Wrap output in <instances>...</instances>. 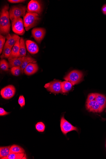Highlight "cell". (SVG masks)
I'll list each match as a JSON object with an SVG mask.
<instances>
[{
    "label": "cell",
    "mask_w": 106,
    "mask_h": 159,
    "mask_svg": "<svg viewBox=\"0 0 106 159\" xmlns=\"http://www.w3.org/2000/svg\"><path fill=\"white\" fill-rule=\"evenodd\" d=\"M106 107V97L97 93L89 94L86 103V108L89 112L101 113Z\"/></svg>",
    "instance_id": "cell-1"
},
{
    "label": "cell",
    "mask_w": 106,
    "mask_h": 159,
    "mask_svg": "<svg viewBox=\"0 0 106 159\" xmlns=\"http://www.w3.org/2000/svg\"><path fill=\"white\" fill-rule=\"evenodd\" d=\"M8 5L4 6L2 9L0 17V32L1 34L7 35L10 34L11 24Z\"/></svg>",
    "instance_id": "cell-2"
},
{
    "label": "cell",
    "mask_w": 106,
    "mask_h": 159,
    "mask_svg": "<svg viewBox=\"0 0 106 159\" xmlns=\"http://www.w3.org/2000/svg\"><path fill=\"white\" fill-rule=\"evenodd\" d=\"M40 20L39 16L35 13L27 12L24 17L23 22L26 31L35 26Z\"/></svg>",
    "instance_id": "cell-3"
},
{
    "label": "cell",
    "mask_w": 106,
    "mask_h": 159,
    "mask_svg": "<svg viewBox=\"0 0 106 159\" xmlns=\"http://www.w3.org/2000/svg\"><path fill=\"white\" fill-rule=\"evenodd\" d=\"M83 74L82 71L74 70L70 72L64 79L66 81L70 82L73 85H74L78 84L83 80Z\"/></svg>",
    "instance_id": "cell-4"
},
{
    "label": "cell",
    "mask_w": 106,
    "mask_h": 159,
    "mask_svg": "<svg viewBox=\"0 0 106 159\" xmlns=\"http://www.w3.org/2000/svg\"><path fill=\"white\" fill-rule=\"evenodd\" d=\"M26 10L25 6H17L12 7L9 11V17L12 21L15 19L24 17Z\"/></svg>",
    "instance_id": "cell-5"
},
{
    "label": "cell",
    "mask_w": 106,
    "mask_h": 159,
    "mask_svg": "<svg viewBox=\"0 0 106 159\" xmlns=\"http://www.w3.org/2000/svg\"><path fill=\"white\" fill-rule=\"evenodd\" d=\"M13 31L17 35H23L25 33L23 21L21 17L15 19L12 21Z\"/></svg>",
    "instance_id": "cell-6"
},
{
    "label": "cell",
    "mask_w": 106,
    "mask_h": 159,
    "mask_svg": "<svg viewBox=\"0 0 106 159\" xmlns=\"http://www.w3.org/2000/svg\"><path fill=\"white\" fill-rule=\"evenodd\" d=\"M61 81L58 80H54L45 84L44 86L49 92L54 94L62 93Z\"/></svg>",
    "instance_id": "cell-7"
},
{
    "label": "cell",
    "mask_w": 106,
    "mask_h": 159,
    "mask_svg": "<svg viewBox=\"0 0 106 159\" xmlns=\"http://www.w3.org/2000/svg\"><path fill=\"white\" fill-rule=\"evenodd\" d=\"M60 128L63 134L66 135L69 132L75 131L78 132V129L76 127L73 126L65 118L64 116L61 118L60 123Z\"/></svg>",
    "instance_id": "cell-8"
},
{
    "label": "cell",
    "mask_w": 106,
    "mask_h": 159,
    "mask_svg": "<svg viewBox=\"0 0 106 159\" xmlns=\"http://www.w3.org/2000/svg\"><path fill=\"white\" fill-rule=\"evenodd\" d=\"M27 11L28 12L40 14L42 11V5L38 1L32 0L29 2Z\"/></svg>",
    "instance_id": "cell-9"
},
{
    "label": "cell",
    "mask_w": 106,
    "mask_h": 159,
    "mask_svg": "<svg viewBox=\"0 0 106 159\" xmlns=\"http://www.w3.org/2000/svg\"><path fill=\"white\" fill-rule=\"evenodd\" d=\"M16 89L12 85H8L2 89L1 94L2 98L9 99L12 98L16 94Z\"/></svg>",
    "instance_id": "cell-10"
},
{
    "label": "cell",
    "mask_w": 106,
    "mask_h": 159,
    "mask_svg": "<svg viewBox=\"0 0 106 159\" xmlns=\"http://www.w3.org/2000/svg\"><path fill=\"white\" fill-rule=\"evenodd\" d=\"M46 34V30L42 28H36L32 31V36L39 44L43 39Z\"/></svg>",
    "instance_id": "cell-11"
},
{
    "label": "cell",
    "mask_w": 106,
    "mask_h": 159,
    "mask_svg": "<svg viewBox=\"0 0 106 159\" xmlns=\"http://www.w3.org/2000/svg\"><path fill=\"white\" fill-rule=\"evenodd\" d=\"M25 43L27 49L29 53L35 54L38 52L39 48L35 43L31 40H27Z\"/></svg>",
    "instance_id": "cell-12"
},
{
    "label": "cell",
    "mask_w": 106,
    "mask_h": 159,
    "mask_svg": "<svg viewBox=\"0 0 106 159\" xmlns=\"http://www.w3.org/2000/svg\"><path fill=\"white\" fill-rule=\"evenodd\" d=\"M38 69V66L36 63H30L24 69V72L27 75H31L36 73Z\"/></svg>",
    "instance_id": "cell-13"
},
{
    "label": "cell",
    "mask_w": 106,
    "mask_h": 159,
    "mask_svg": "<svg viewBox=\"0 0 106 159\" xmlns=\"http://www.w3.org/2000/svg\"><path fill=\"white\" fill-rule=\"evenodd\" d=\"M18 35L16 34L10 35V34L6 36L7 41L5 46L13 48L18 40L20 38Z\"/></svg>",
    "instance_id": "cell-14"
},
{
    "label": "cell",
    "mask_w": 106,
    "mask_h": 159,
    "mask_svg": "<svg viewBox=\"0 0 106 159\" xmlns=\"http://www.w3.org/2000/svg\"><path fill=\"white\" fill-rule=\"evenodd\" d=\"M21 38H19L13 47L11 55L8 59V61L19 57L20 55V44Z\"/></svg>",
    "instance_id": "cell-15"
},
{
    "label": "cell",
    "mask_w": 106,
    "mask_h": 159,
    "mask_svg": "<svg viewBox=\"0 0 106 159\" xmlns=\"http://www.w3.org/2000/svg\"><path fill=\"white\" fill-rule=\"evenodd\" d=\"M25 57H18L9 60V68L21 66Z\"/></svg>",
    "instance_id": "cell-16"
},
{
    "label": "cell",
    "mask_w": 106,
    "mask_h": 159,
    "mask_svg": "<svg viewBox=\"0 0 106 159\" xmlns=\"http://www.w3.org/2000/svg\"><path fill=\"white\" fill-rule=\"evenodd\" d=\"M36 61L31 56L29 55L25 57V59L21 66L22 73H24V70L26 66L30 63H36Z\"/></svg>",
    "instance_id": "cell-17"
},
{
    "label": "cell",
    "mask_w": 106,
    "mask_h": 159,
    "mask_svg": "<svg viewBox=\"0 0 106 159\" xmlns=\"http://www.w3.org/2000/svg\"><path fill=\"white\" fill-rule=\"evenodd\" d=\"M1 159H26L25 154L24 153H12L8 156L1 158Z\"/></svg>",
    "instance_id": "cell-18"
},
{
    "label": "cell",
    "mask_w": 106,
    "mask_h": 159,
    "mask_svg": "<svg viewBox=\"0 0 106 159\" xmlns=\"http://www.w3.org/2000/svg\"><path fill=\"white\" fill-rule=\"evenodd\" d=\"M19 53V57L26 56V51L25 41L24 39L22 38H21L20 39Z\"/></svg>",
    "instance_id": "cell-19"
},
{
    "label": "cell",
    "mask_w": 106,
    "mask_h": 159,
    "mask_svg": "<svg viewBox=\"0 0 106 159\" xmlns=\"http://www.w3.org/2000/svg\"><path fill=\"white\" fill-rule=\"evenodd\" d=\"M73 85L69 81H65L62 82V93H65L69 92L71 89Z\"/></svg>",
    "instance_id": "cell-20"
},
{
    "label": "cell",
    "mask_w": 106,
    "mask_h": 159,
    "mask_svg": "<svg viewBox=\"0 0 106 159\" xmlns=\"http://www.w3.org/2000/svg\"><path fill=\"white\" fill-rule=\"evenodd\" d=\"M25 152V150L19 146L14 144L11 147L10 150V154L24 153Z\"/></svg>",
    "instance_id": "cell-21"
},
{
    "label": "cell",
    "mask_w": 106,
    "mask_h": 159,
    "mask_svg": "<svg viewBox=\"0 0 106 159\" xmlns=\"http://www.w3.org/2000/svg\"><path fill=\"white\" fill-rule=\"evenodd\" d=\"M11 146L1 147L0 148V158L8 156L10 154V150Z\"/></svg>",
    "instance_id": "cell-22"
},
{
    "label": "cell",
    "mask_w": 106,
    "mask_h": 159,
    "mask_svg": "<svg viewBox=\"0 0 106 159\" xmlns=\"http://www.w3.org/2000/svg\"><path fill=\"white\" fill-rule=\"evenodd\" d=\"M12 48V47L5 46L2 54L1 56V58L2 59L5 58L8 59L11 55Z\"/></svg>",
    "instance_id": "cell-23"
},
{
    "label": "cell",
    "mask_w": 106,
    "mask_h": 159,
    "mask_svg": "<svg viewBox=\"0 0 106 159\" xmlns=\"http://www.w3.org/2000/svg\"><path fill=\"white\" fill-rule=\"evenodd\" d=\"M11 72L12 75L15 76H19L22 71L21 66L14 67L11 68Z\"/></svg>",
    "instance_id": "cell-24"
},
{
    "label": "cell",
    "mask_w": 106,
    "mask_h": 159,
    "mask_svg": "<svg viewBox=\"0 0 106 159\" xmlns=\"http://www.w3.org/2000/svg\"><path fill=\"white\" fill-rule=\"evenodd\" d=\"M0 66L2 70L6 71H8L9 68V63L4 59L1 60L0 61Z\"/></svg>",
    "instance_id": "cell-25"
},
{
    "label": "cell",
    "mask_w": 106,
    "mask_h": 159,
    "mask_svg": "<svg viewBox=\"0 0 106 159\" xmlns=\"http://www.w3.org/2000/svg\"><path fill=\"white\" fill-rule=\"evenodd\" d=\"M36 129L40 132H43L45 129V125L42 122L38 123L35 126Z\"/></svg>",
    "instance_id": "cell-26"
},
{
    "label": "cell",
    "mask_w": 106,
    "mask_h": 159,
    "mask_svg": "<svg viewBox=\"0 0 106 159\" xmlns=\"http://www.w3.org/2000/svg\"><path fill=\"white\" fill-rule=\"evenodd\" d=\"M6 41V38L3 35L1 34L0 35V53L2 52L3 48Z\"/></svg>",
    "instance_id": "cell-27"
},
{
    "label": "cell",
    "mask_w": 106,
    "mask_h": 159,
    "mask_svg": "<svg viewBox=\"0 0 106 159\" xmlns=\"http://www.w3.org/2000/svg\"><path fill=\"white\" fill-rule=\"evenodd\" d=\"M18 103L21 107H23L25 106V100L23 96L21 95L19 97Z\"/></svg>",
    "instance_id": "cell-28"
},
{
    "label": "cell",
    "mask_w": 106,
    "mask_h": 159,
    "mask_svg": "<svg viewBox=\"0 0 106 159\" xmlns=\"http://www.w3.org/2000/svg\"><path fill=\"white\" fill-rule=\"evenodd\" d=\"M9 113L10 112H7L3 108L1 107L0 108V116H1L8 115Z\"/></svg>",
    "instance_id": "cell-29"
},
{
    "label": "cell",
    "mask_w": 106,
    "mask_h": 159,
    "mask_svg": "<svg viewBox=\"0 0 106 159\" xmlns=\"http://www.w3.org/2000/svg\"><path fill=\"white\" fill-rule=\"evenodd\" d=\"M8 1L12 3H17L23 2L25 1L24 0H9Z\"/></svg>",
    "instance_id": "cell-30"
},
{
    "label": "cell",
    "mask_w": 106,
    "mask_h": 159,
    "mask_svg": "<svg viewBox=\"0 0 106 159\" xmlns=\"http://www.w3.org/2000/svg\"><path fill=\"white\" fill-rule=\"evenodd\" d=\"M102 11L103 13L106 15V4L104 5L102 7Z\"/></svg>",
    "instance_id": "cell-31"
},
{
    "label": "cell",
    "mask_w": 106,
    "mask_h": 159,
    "mask_svg": "<svg viewBox=\"0 0 106 159\" xmlns=\"http://www.w3.org/2000/svg\"><path fill=\"white\" fill-rule=\"evenodd\" d=\"M105 112H106V110H105Z\"/></svg>",
    "instance_id": "cell-32"
},
{
    "label": "cell",
    "mask_w": 106,
    "mask_h": 159,
    "mask_svg": "<svg viewBox=\"0 0 106 159\" xmlns=\"http://www.w3.org/2000/svg\"></svg>",
    "instance_id": "cell-33"
}]
</instances>
